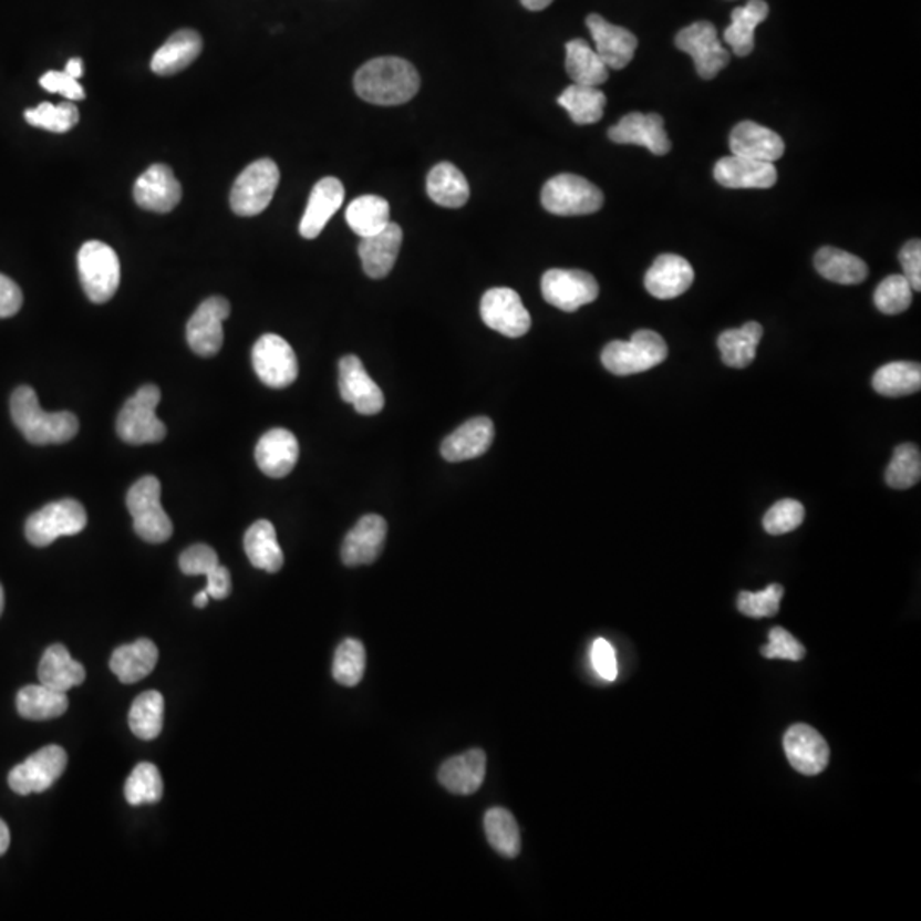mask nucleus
I'll use <instances>...</instances> for the list:
<instances>
[{
  "instance_id": "obj_1",
  "label": "nucleus",
  "mask_w": 921,
  "mask_h": 921,
  "mask_svg": "<svg viewBox=\"0 0 921 921\" xmlns=\"http://www.w3.org/2000/svg\"><path fill=\"white\" fill-rule=\"evenodd\" d=\"M353 86L368 103L397 106L416 96L421 90V75L406 60L381 56L369 60L359 69Z\"/></svg>"
},
{
  "instance_id": "obj_2",
  "label": "nucleus",
  "mask_w": 921,
  "mask_h": 921,
  "mask_svg": "<svg viewBox=\"0 0 921 921\" xmlns=\"http://www.w3.org/2000/svg\"><path fill=\"white\" fill-rule=\"evenodd\" d=\"M11 416L15 427L34 446L69 443L79 432L74 413L43 412L37 393L30 386L15 387L11 396Z\"/></svg>"
},
{
  "instance_id": "obj_3",
  "label": "nucleus",
  "mask_w": 921,
  "mask_h": 921,
  "mask_svg": "<svg viewBox=\"0 0 921 921\" xmlns=\"http://www.w3.org/2000/svg\"><path fill=\"white\" fill-rule=\"evenodd\" d=\"M161 390L156 384H145L120 410L116 434L132 446L157 444L166 437V425L157 418Z\"/></svg>"
},
{
  "instance_id": "obj_4",
  "label": "nucleus",
  "mask_w": 921,
  "mask_h": 921,
  "mask_svg": "<svg viewBox=\"0 0 921 921\" xmlns=\"http://www.w3.org/2000/svg\"><path fill=\"white\" fill-rule=\"evenodd\" d=\"M668 345L661 334L652 330L633 333L628 342L608 343L602 350L601 361L611 374L632 375L651 371L668 359Z\"/></svg>"
},
{
  "instance_id": "obj_5",
  "label": "nucleus",
  "mask_w": 921,
  "mask_h": 921,
  "mask_svg": "<svg viewBox=\"0 0 921 921\" xmlns=\"http://www.w3.org/2000/svg\"><path fill=\"white\" fill-rule=\"evenodd\" d=\"M127 507L134 529L144 541L159 545L173 536V522L161 504V482L147 475L128 490Z\"/></svg>"
},
{
  "instance_id": "obj_6",
  "label": "nucleus",
  "mask_w": 921,
  "mask_h": 921,
  "mask_svg": "<svg viewBox=\"0 0 921 921\" xmlns=\"http://www.w3.org/2000/svg\"><path fill=\"white\" fill-rule=\"evenodd\" d=\"M82 289L94 304H104L120 286V260L112 246L101 241L82 245L77 257Z\"/></svg>"
},
{
  "instance_id": "obj_7",
  "label": "nucleus",
  "mask_w": 921,
  "mask_h": 921,
  "mask_svg": "<svg viewBox=\"0 0 921 921\" xmlns=\"http://www.w3.org/2000/svg\"><path fill=\"white\" fill-rule=\"evenodd\" d=\"M87 514L81 501L74 498H62L41 507L28 517L24 532L33 547H50L62 536L79 535L86 528Z\"/></svg>"
},
{
  "instance_id": "obj_8",
  "label": "nucleus",
  "mask_w": 921,
  "mask_h": 921,
  "mask_svg": "<svg viewBox=\"0 0 921 921\" xmlns=\"http://www.w3.org/2000/svg\"><path fill=\"white\" fill-rule=\"evenodd\" d=\"M541 204L555 216H589L602 207L604 195L582 176L563 173L542 186Z\"/></svg>"
},
{
  "instance_id": "obj_9",
  "label": "nucleus",
  "mask_w": 921,
  "mask_h": 921,
  "mask_svg": "<svg viewBox=\"0 0 921 921\" xmlns=\"http://www.w3.org/2000/svg\"><path fill=\"white\" fill-rule=\"evenodd\" d=\"M280 182L279 166L271 159L249 164L230 190V208L236 216L253 217L263 213L276 195Z\"/></svg>"
},
{
  "instance_id": "obj_10",
  "label": "nucleus",
  "mask_w": 921,
  "mask_h": 921,
  "mask_svg": "<svg viewBox=\"0 0 921 921\" xmlns=\"http://www.w3.org/2000/svg\"><path fill=\"white\" fill-rule=\"evenodd\" d=\"M68 753L64 747L45 746L19 763L9 773L8 782L12 791L19 795L41 794L49 790L68 768Z\"/></svg>"
},
{
  "instance_id": "obj_11",
  "label": "nucleus",
  "mask_w": 921,
  "mask_h": 921,
  "mask_svg": "<svg viewBox=\"0 0 921 921\" xmlns=\"http://www.w3.org/2000/svg\"><path fill=\"white\" fill-rule=\"evenodd\" d=\"M251 361L261 383L268 387L283 390L298 380L299 365L296 352L279 334H263L255 343Z\"/></svg>"
},
{
  "instance_id": "obj_12",
  "label": "nucleus",
  "mask_w": 921,
  "mask_h": 921,
  "mask_svg": "<svg viewBox=\"0 0 921 921\" xmlns=\"http://www.w3.org/2000/svg\"><path fill=\"white\" fill-rule=\"evenodd\" d=\"M542 298L565 312H573L598 299V280L583 270H548L541 279Z\"/></svg>"
},
{
  "instance_id": "obj_13",
  "label": "nucleus",
  "mask_w": 921,
  "mask_h": 921,
  "mask_svg": "<svg viewBox=\"0 0 921 921\" xmlns=\"http://www.w3.org/2000/svg\"><path fill=\"white\" fill-rule=\"evenodd\" d=\"M676 46L695 62L703 79H714L731 62V53L718 40L717 30L708 21H696L677 33Z\"/></svg>"
},
{
  "instance_id": "obj_14",
  "label": "nucleus",
  "mask_w": 921,
  "mask_h": 921,
  "mask_svg": "<svg viewBox=\"0 0 921 921\" xmlns=\"http://www.w3.org/2000/svg\"><path fill=\"white\" fill-rule=\"evenodd\" d=\"M479 314L488 328L506 334L509 339H519L531 330V314L516 290L507 287H497L485 292L479 304Z\"/></svg>"
},
{
  "instance_id": "obj_15",
  "label": "nucleus",
  "mask_w": 921,
  "mask_h": 921,
  "mask_svg": "<svg viewBox=\"0 0 921 921\" xmlns=\"http://www.w3.org/2000/svg\"><path fill=\"white\" fill-rule=\"evenodd\" d=\"M230 304L227 299L214 296L205 299L186 327L188 345L200 358H214L223 349V323L229 318Z\"/></svg>"
},
{
  "instance_id": "obj_16",
  "label": "nucleus",
  "mask_w": 921,
  "mask_h": 921,
  "mask_svg": "<svg viewBox=\"0 0 921 921\" xmlns=\"http://www.w3.org/2000/svg\"><path fill=\"white\" fill-rule=\"evenodd\" d=\"M340 394L361 415H377L384 408V394L365 371L361 359L345 355L340 361Z\"/></svg>"
},
{
  "instance_id": "obj_17",
  "label": "nucleus",
  "mask_w": 921,
  "mask_h": 921,
  "mask_svg": "<svg viewBox=\"0 0 921 921\" xmlns=\"http://www.w3.org/2000/svg\"><path fill=\"white\" fill-rule=\"evenodd\" d=\"M785 755L791 768L814 777L825 772L829 763V746L816 728L795 724L784 737Z\"/></svg>"
},
{
  "instance_id": "obj_18",
  "label": "nucleus",
  "mask_w": 921,
  "mask_h": 921,
  "mask_svg": "<svg viewBox=\"0 0 921 921\" xmlns=\"http://www.w3.org/2000/svg\"><path fill=\"white\" fill-rule=\"evenodd\" d=\"M134 198L138 207L151 213L167 214L182 200V185L172 167L154 164L145 169L134 186Z\"/></svg>"
},
{
  "instance_id": "obj_19",
  "label": "nucleus",
  "mask_w": 921,
  "mask_h": 921,
  "mask_svg": "<svg viewBox=\"0 0 921 921\" xmlns=\"http://www.w3.org/2000/svg\"><path fill=\"white\" fill-rule=\"evenodd\" d=\"M586 24H588L592 40H594V50L601 56L606 68L621 71L632 62L637 46H639V40L632 31L608 23L599 14L589 15L586 19Z\"/></svg>"
},
{
  "instance_id": "obj_20",
  "label": "nucleus",
  "mask_w": 921,
  "mask_h": 921,
  "mask_svg": "<svg viewBox=\"0 0 921 921\" xmlns=\"http://www.w3.org/2000/svg\"><path fill=\"white\" fill-rule=\"evenodd\" d=\"M714 178L725 188H772L778 179L777 167L766 161L751 159V157H722L714 167Z\"/></svg>"
},
{
  "instance_id": "obj_21",
  "label": "nucleus",
  "mask_w": 921,
  "mask_h": 921,
  "mask_svg": "<svg viewBox=\"0 0 921 921\" xmlns=\"http://www.w3.org/2000/svg\"><path fill=\"white\" fill-rule=\"evenodd\" d=\"M617 144L643 145L655 156H665L671 151V141L665 134L664 118L658 113L643 115L630 113L608 132Z\"/></svg>"
},
{
  "instance_id": "obj_22",
  "label": "nucleus",
  "mask_w": 921,
  "mask_h": 921,
  "mask_svg": "<svg viewBox=\"0 0 921 921\" xmlns=\"http://www.w3.org/2000/svg\"><path fill=\"white\" fill-rule=\"evenodd\" d=\"M387 525L377 514L362 517L343 539L342 560L346 567L369 565L380 557L386 541Z\"/></svg>"
},
{
  "instance_id": "obj_23",
  "label": "nucleus",
  "mask_w": 921,
  "mask_h": 921,
  "mask_svg": "<svg viewBox=\"0 0 921 921\" xmlns=\"http://www.w3.org/2000/svg\"><path fill=\"white\" fill-rule=\"evenodd\" d=\"M695 280V271L686 258L661 255L645 273V289L655 299L680 298Z\"/></svg>"
},
{
  "instance_id": "obj_24",
  "label": "nucleus",
  "mask_w": 921,
  "mask_h": 921,
  "mask_svg": "<svg viewBox=\"0 0 921 921\" xmlns=\"http://www.w3.org/2000/svg\"><path fill=\"white\" fill-rule=\"evenodd\" d=\"M494 437V422L488 416H476L444 438L441 454L449 463L475 459L490 449Z\"/></svg>"
},
{
  "instance_id": "obj_25",
  "label": "nucleus",
  "mask_w": 921,
  "mask_h": 921,
  "mask_svg": "<svg viewBox=\"0 0 921 921\" xmlns=\"http://www.w3.org/2000/svg\"><path fill=\"white\" fill-rule=\"evenodd\" d=\"M255 459L265 475L283 478L298 465V438L286 428H271L258 441Z\"/></svg>"
},
{
  "instance_id": "obj_26",
  "label": "nucleus",
  "mask_w": 921,
  "mask_h": 921,
  "mask_svg": "<svg viewBox=\"0 0 921 921\" xmlns=\"http://www.w3.org/2000/svg\"><path fill=\"white\" fill-rule=\"evenodd\" d=\"M343 198H345V188L340 179H320L309 195L308 207L299 226L302 238H318L327 227L328 220L339 213Z\"/></svg>"
},
{
  "instance_id": "obj_27",
  "label": "nucleus",
  "mask_w": 921,
  "mask_h": 921,
  "mask_svg": "<svg viewBox=\"0 0 921 921\" xmlns=\"http://www.w3.org/2000/svg\"><path fill=\"white\" fill-rule=\"evenodd\" d=\"M734 156L775 163L785 153V142L777 132L769 131L756 122H741L732 128L728 138Z\"/></svg>"
},
{
  "instance_id": "obj_28",
  "label": "nucleus",
  "mask_w": 921,
  "mask_h": 921,
  "mask_svg": "<svg viewBox=\"0 0 921 921\" xmlns=\"http://www.w3.org/2000/svg\"><path fill=\"white\" fill-rule=\"evenodd\" d=\"M402 242V227L394 223L387 224L377 235L362 238L359 245V257H361L365 273L371 279H384L396 263Z\"/></svg>"
},
{
  "instance_id": "obj_29",
  "label": "nucleus",
  "mask_w": 921,
  "mask_h": 921,
  "mask_svg": "<svg viewBox=\"0 0 921 921\" xmlns=\"http://www.w3.org/2000/svg\"><path fill=\"white\" fill-rule=\"evenodd\" d=\"M179 569L185 576L207 577L205 591L213 599H226L232 591L229 570L219 563L216 550L207 545H194L179 557Z\"/></svg>"
},
{
  "instance_id": "obj_30",
  "label": "nucleus",
  "mask_w": 921,
  "mask_h": 921,
  "mask_svg": "<svg viewBox=\"0 0 921 921\" xmlns=\"http://www.w3.org/2000/svg\"><path fill=\"white\" fill-rule=\"evenodd\" d=\"M487 756L482 749L466 751L465 755L447 759L438 769V782L451 794L472 795L484 785Z\"/></svg>"
},
{
  "instance_id": "obj_31",
  "label": "nucleus",
  "mask_w": 921,
  "mask_h": 921,
  "mask_svg": "<svg viewBox=\"0 0 921 921\" xmlns=\"http://www.w3.org/2000/svg\"><path fill=\"white\" fill-rule=\"evenodd\" d=\"M201 37L194 30H179L154 53L151 69L157 75H175L194 64L201 53Z\"/></svg>"
},
{
  "instance_id": "obj_32",
  "label": "nucleus",
  "mask_w": 921,
  "mask_h": 921,
  "mask_svg": "<svg viewBox=\"0 0 921 921\" xmlns=\"http://www.w3.org/2000/svg\"><path fill=\"white\" fill-rule=\"evenodd\" d=\"M159 661L156 643L141 639L131 645H122L113 652L110 669L122 683L134 684L149 676Z\"/></svg>"
},
{
  "instance_id": "obj_33",
  "label": "nucleus",
  "mask_w": 921,
  "mask_h": 921,
  "mask_svg": "<svg viewBox=\"0 0 921 921\" xmlns=\"http://www.w3.org/2000/svg\"><path fill=\"white\" fill-rule=\"evenodd\" d=\"M40 683L52 690L68 693L72 687L81 686L86 680V669L81 662L74 661L68 649L60 643L49 646L41 658L38 668Z\"/></svg>"
},
{
  "instance_id": "obj_34",
  "label": "nucleus",
  "mask_w": 921,
  "mask_h": 921,
  "mask_svg": "<svg viewBox=\"0 0 921 921\" xmlns=\"http://www.w3.org/2000/svg\"><path fill=\"white\" fill-rule=\"evenodd\" d=\"M765 0H749L746 6L732 11V23L724 31V40L737 56H747L755 50V31L768 18Z\"/></svg>"
},
{
  "instance_id": "obj_35",
  "label": "nucleus",
  "mask_w": 921,
  "mask_h": 921,
  "mask_svg": "<svg viewBox=\"0 0 921 921\" xmlns=\"http://www.w3.org/2000/svg\"><path fill=\"white\" fill-rule=\"evenodd\" d=\"M245 551L251 565L265 572L276 573L283 567V551L277 539L276 526L270 520H257L246 531Z\"/></svg>"
},
{
  "instance_id": "obj_36",
  "label": "nucleus",
  "mask_w": 921,
  "mask_h": 921,
  "mask_svg": "<svg viewBox=\"0 0 921 921\" xmlns=\"http://www.w3.org/2000/svg\"><path fill=\"white\" fill-rule=\"evenodd\" d=\"M15 706L19 715L28 721H52L68 712L69 698L64 691L52 690L45 684H31L19 691Z\"/></svg>"
},
{
  "instance_id": "obj_37",
  "label": "nucleus",
  "mask_w": 921,
  "mask_h": 921,
  "mask_svg": "<svg viewBox=\"0 0 921 921\" xmlns=\"http://www.w3.org/2000/svg\"><path fill=\"white\" fill-rule=\"evenodd\" d=\"M814 267L818 270L819 276L825 277L826 280H831L841 286H857L862 283L869 276V267L866 261L855 257V255L844 251V249L826 248L819 249L814 258Z\"/></svg>"
},
{
  "instance_id": "obj_38",
  "label": "nucleus",
  "mask_w": 921,
  "mask_h": 921,
  "mask_svg": "<svg viewBox=\"0 0 921 921\" xmlns=\"http://www.w3.org/2000/svg\"><path fill=\"white\" fill-rule=\"evenodd\" d=\"M565 50H567L565 68L573 84L599 87L610 77V69L606 68L601 56L589 45L588 41H569Z\"/></svg>"
},
{
  "instance_id": "obj_39",
  "label": "nucleus",
  "mask_w": 921,
  "mask_h": 921,
  "mask_svg": "<svg viewBox=\"0 0 921 921\" xmlns=\"http://www.w3.org/2000/svg\"><path fill=\"white\" fill-rule=\"evenodd\" d=\"M427 194L431 200L441 207H463L469 198L468 179L454 164H437L428 173Z\"/></svg>"
},
{
  "instance_id": "obj_40",
  "label": "nucleus",
  "mask_w": 921,
  "mask_h": 921,
  "mask_svg": "<svg viewBox=\"0 0 921 921\" xmlns=\"http://www.w3.org/2000/svg\"><path fill=\"white\" fill-rule=\"evenodd\" d=\"M763 339V327L756 321H749L739 330H727L718 337V350L725 365L744 369L753 364L756 349Z\"/></svg>"
},
{
  "instance_id": "obj_41",
  "label": "nucleus",
  "mask_w": 921,
  "mask_h": 921,
  "mask_svg": "<svg viewBox=\"0 0 921 921\" xmlns=\"http://www.w3.org/2000/svg\"><path fill=\"white\" fill-rule=\"evenodd\" d=\"M346 223L361 238L377 235L391 223L390 204L375 195L355 198L346 208Z\"/></svg>"
},
{
  "instance_id": "obj_42",
  "label": "nucleus",
  "mask_w": 921,
  "mask_h": 921,
  "mask_svg": "<svg viewBox=\"0 0 921 921\" xmlns=\"http://www.w3.org/2000/svg\"><path fill=\"white\" fill-rule=\"evenodd\" d=\"M872 386L888 397L908 396L921 387V368L917 362H891L873 374Z\"/></svg>"
},
{
  "instance_id": "obj_43",
  "label": "nucleus",
  "mask_w": 921,
  "mask_h": 921,
  "mask_svg": "<svg viewBox=\"0 0 921 921\" xmlns=\"http://www.w3.org/2000/svg\"><path fill=\"white\" fill-rule=\"evenodd\" d=\"M558 104L569 112L577 125H592L604 115L606 94L594 86L572 84L560 94Z\"/></svg>"
},
{
  "instance_id": "obj_44",
  "label": "nucleus",
  "mask_w": 921,
  "mask_h": 921,
  "mask_svg": "<svg viewBox=\"0 0 921 921\" xmlns=\"http://www.w3.org/2000/svg\"><path fill=\"white\" fill-rule=\"evenodd\" d=\"M128 724L138 739L153 741L159 736L164 724V698L159 691H145L135 698Z\"/></svg>"
},
{
  "instance_id": "obj_45",
  "label": "nucleus",
  "mask_w": 921,
  "mask_h": 921,
  "mask_svg": "<svg viewBox=\"0 0 921 921\" xmlns=\"http://www.w3.org/2000/svg\"><path fill=\"white\" fill-rule=\"evenodd\" d=\"M485 835L495 851L506 858H516L520 851V832L513 814L494 807L485 814Z\"/></svg>"
},
{
  "instance_id": "obj_46",
  "label": "nucleus",
  "mask_w": 921,
  "mask_h": 921,
  "mask_svg": "<svg viewBox=\"0 0 921 921\" xmlns=\"http://www.w3.org/2000/svg\"><path fill=\"white\" fill-rule=\"evenodd\" d=\"M163 778L153 763H141L135 766L125 784V799L131 806L159 803L163 799Z\"/></svg>"
},
{
  "instance_id": "obj_47",
  "label": "nucleus",
  "mask_w": 921,
  "mask_h": 921,
  "mask_svg": "<svg viewBox=\"0 0 921 921\" xmlns=\"http://www.w3.org/2000/svg\"><path fill=\"white\" fill-rule=\"evenodd\" d=\"M24 118L33 127L55 132V134H65L77 125L79 110L72 101L60 104L41 103L37 108L27 110Z\"/></svg>"
},
{
  "instance_id": "obj_48",
  "label": "nucleus",
  "mask_w": 921,
  "mask_h": 921,
  "mask_svg": "<svg viewBox=\"0 0 921 921\" xmlns=\"http://www.w3.org/2000/svg\"><path fill=\"white\" fill-rule=\"evenodd\" d=\"M921 479L920 449L914 444L896 447L891 463L886 469V482L896 490H908Z\"/></svg>"
},
{
  "instance_id": "obj_49",
  "label": "nucleus",
  "mask_w": 921,
  "mask_h": 921,
  "mask_svg": "<svg viewBox=\"0 0 921 921\" xmlns=\"http://www.w3.org/2000/svg\"><path fill=\"white\" fill-rule=\"evenodd\" d=\"M365 673V649L362 642L346 639L334 652L333 677L342 686H358Z\"/></svg>"
},
{
  "instance_id": "obj_50",
  "label": "nucleus",
  "mask_w": 921,
  "mask_h": 921,
  "mask_svg": "<svg viewBox=\"0 0 921 921\" xmlns=\"http://www.w3.org/2000/svg\"><path fill=\"white\" fill-rule=\"evenodd\" d=\"M913 292L910 282L903 276H891L879 283L873 294V302L879 311L894 317L910 308Z\"/></svg>"
},
{
  "instance_id": "obj_51",
  "label": "nucleus",
  "mask_w": 921,
  "mask_h": 921,
  "mask_svg": "<svg viewBox=\"0 0 921 921\" xmlns=\"http://www.w3.org/2000/svg\"><path fill=\"white\" fill-rule=\"evenodd\" d=\"M806 509L799 500H778L763 517V528L768 535L780 536L795 531L804 522Z\"/></svg>"
},
{
  "instance_id": "obj_52",
  "label": "nucleus",
  "mask_w": 921,
  "mask_h": 921,
  "mask_svg": "<svg viewBox=\"0 0 921 921\" xmlns=\"http://www.w3.org/2000/svg\"><path fill=\"white\" fill-rule=\"evenodd\" d=\"M782 598H784V588L780 583H772L765 591L741 592L737 598V608L744 617L772 618L780 611Z\"/></svg>"
},
{
  "instance_id": "obj_53",
  "label": "nucleus",
  "mask_w": 921,
  "mask_h": 921,
  "mask_svg": "<svg viewBox=\"0 0 921 921\" xmlns=\"http://www.w3.org/2000/svg\"><path fill=\"white\" fill-rule=\"evenodd\" d=\"M769 642L762 646L763 658L784 659V661L799 662L806 658V646L788 633L785 628H773Z\"/></svg>"
},
{
  "instance_id": "obj_54",
  "label": "nucleus",
  "mask_w": 921,
  "mask_h": 921,
  "mask_svg": "<svg viewBox=\"0 0 921 921\" xmlns=\"http://www.w3.org/2000/svg\"><path fill=\"white\" fill-rule=\"evenodd\" d=\"M40 86L49 93L62 94L68 101H81L86 97V91L81 86V82L71 77L68 72H46L45 75H41Z\"/></svg>"
},
{
  "instance_id": "obj_55",
  "label": "nucleus",
  "mask_w": 921,
  "mask_h": 921,
  "mask_svg": "<svg viewBox=\"0 0 921 921\" xmlns=\"http://www.w3.org/2000/svg\"><path fill=\"white\" fill-rule=\"evenodd\" d=\"M592 665L596 673L604 681H614L618 677L617 652L608 640L598 639L592 645Z\"/></svg>"
},
{
  "instance_id": "obj_56",
  "label": "nucleus",
  "mask_w": 921,
  "mask_h": 921,
  "mask_svg": "<svg viewBox=\"0 0 921 921\" xmlns=\"http://www.w3.org/2000/svg\"><path fill=\"white\" fill-rule=\"evenodd\" d=\"M899 261L903 265V277L910 282L911 289L921 290V242L920 239L908 241L899 253Z\"/></svg>"
},
{
  "instance_id": "obj_57",
  "label": "nucleus",
  "mask_w": 921,
  "mask_h": 921,
  "mask_svg": "<svg viewBox=\"0 0 921 921\" xmlns=\"http://www.w3.org/2000/svg\"><path fill=\"white\" fill-rule=\"evenodd\" d=\"M21 306H23V292L18 283L0 273V318L14 317Z\"/></svg>"
},
{
  "instance_id": "obj_58",
  "label": "nucleus",
  "mask_w": 921,
  "mask_h": 921,
  "mask_svg": "<svg viewBox=\"0 0 921 921\" xmlns=\"http://www.w3.org/2000/svg\"><path fill=\"white\" fill-rule=\"evenodd\" d=\"M11 845V832H9L8 825L0 819V857L9 850Z\"/></svg>"
},
{
  "instance_id": "obj_59",
  "label": "nucleus",
  "mask_w": 921,
  "mask_h": 921,
  "mask_svg": "<svg viewBox=\"0 0 921 921\" xmlns=\"http://www.w3.org/2000/svg\"><path fill=\"white\" fill-rule=\"evenodd\" d=\"M64 72H68V74L71 75V77L77 79V81H79V79L82 77V72H84V68H82V60L81 59H71V60H69L68 68H65Z\"/></svg>"
},
{
  "instance_id": "obj_60",
  "label": "nucleus",
  "mask_w": 921,
  "mask_h": 921,
  "mask_svg": "<svg viewBox=\"0 0 921 921\" xmlns=\"http://www.w3.org/2000/svg\"><path fill=\"white\" fill-rule=\"evenodd\" d=\"M553 0H520V4L525 6L528 11H542L551 4Z\"/></svg>"
},
{
  "instance_id": "obj_61",
  "label": "nucleus",
  "mask_w": 921,
  "mask_h": 921,
  "mask_svg": "<svg viewBox=\"0 0 921 921\" xmlns=\"http://www.w3.org/2000/svg\"><path fill=\"white\" fill-rule=\"evenodd\" d=\"M208 601H210V596H208V592L205 591V589H204V591H200V592H198L197 596H195V599H194L195 608H198V610H201V608H205V606L208 604Z\"/></svg>"
},
{
  "instance_id": "obj_62",
  "label": "nucleus",
  "mask_w": 921,
  "mask_h": 921,
  "mask_svg": "<svg viewBox=\"0 0 921 921\" xmlns=\"http://www.w3.org/2000/svg\"><path fill=\"white\" fill-rule=\"evenodd\" d=\"M6 598H4V589L0 586V614L4 611Z\"/></svg>"
}]
</instances>
